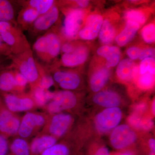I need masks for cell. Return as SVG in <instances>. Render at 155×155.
<instances>
[{"mask_svg":"<svg viewBox=\"0 0 155 155\" xmlns=\"http://www.w3.org/2000/svg\"><path fill=\"white\" fill-rule=\"evenodd\" d=\"M116 76L122 82L135 80L139 75L138 67L133 61L125 58L119 62L116 70Z\"/></svg>","mask_w":155,"mask_h":155,"instance_id":"cell-15","label":"cell"},{"mask_svg":"<svg viewBox=\"0 0 155 155\" xmlns=\"http://www.w3.org/2000/svg\"><path fill=\"white\" fill-rule=\"evenodd\" d=\"M33 48L40 60L47 63L48 57V43L45 35L39 37L35 43Z\"/></svg>","mask_w":155,"mask_h":155,"instance_id":"cell-29","label":"cell"},{"mask_svg":"<svg viewBox=\"0 0 155 155\" xmlns=\"http://www.w3.org/2000/svg\"><path fill=\"white\" fill-rule=\"evenodd\" d=\"M13 70L17 93L21 94L29 83L25 76L20 73L18 70L15 69H13Z\"/></svg>","mask_w":155,"mask_h":155,"instance_id":"cell-36","label":"cell"},{"mask_svg":"<svg viewBox=\"0 0 155 155\" xmlns=\"http://www.w3.org/2000/svg\"><path fill=\"white\" fill-rule=\"evenodd\" d=\"M31 95L36 106L45 107L54 97V92L43 89L39 86L31 89Z\"/></svg>","mask_w":155,"mask_h":155,"instance_id":"cell-25","label":"cell"},{"mask_svg":"<svg viewBox=\"0 0 155 155\" xmlns=\"http://www.w3.org/2000/svg\"><path fill=\"white\" fill-rule=\"evenodd\" d=\"M40 16L35 9L30 7H23L18 14L17 24L24 30L30 29L35 21Z\"/></svg>","mask_w":155,"mask_h":155,"instance_id":"cell-21","label":"cell"},{"mask_svg":"<svg viewBox=\"0 0 155 155\" xmlns=\"http://www.w3.org/2000/svg\"><path fill=\"white\" fill-rule=\"evenodd\" d=\"M103 17L99 14H92L86 17L83 27L78 36L85 40H92L96 38L102 25Z\"/></svg>","mask_w":155,"mask_h":155,"instance_id":"cell-11","label":"cell"},{"mask_svg":"<svg viewBox=\"0 0 155 155\" xmlns=\"http://www.w3.org/2000/svg\"><path fill=\"white\" fill-rule=\"evenodd\" d=\"M48 117L47 122L44 129L46 134L57 139L65 135L73 124V117L70 114L61 113L53 114Z\"/></svg>","mask_w":155,"mask_h":155,"instance_id":"cell-4","label":"cell"},{"mask_svg":"<svg viewBox=\"0 0 155 155\" xmlns=\"http://www.w3.org/2000/svg\"><path fill=\"white\" fill-rule=\"evenodd\" d=\"M142 51V50L137 47H131L127 49L126 53L129 59L132 61H134L139 58Z\"/></svg>","mask_w":155,"mask_h":155,"instance_id":"cell-39","label":"cell"},{"mask_svg":"<svg viewBox=\"0 0 155 155\" xmlns=\"http://www.w3.org/2000/svg\"><path fill=\"white\" fill-rule=\"evenodd\" d=\"M139 75H143L147 72L155 75L154 58H147L142 60L138 67Z\"/></svg>","mask_w":155,"mask_h":155,"instance_id":"cell-34","label":"cell"},{"mask_svg":"<svg viewBox=\"0 0 155 155\" xmlns=\"http://www.w3.org/2000/svg\"><path fill=\"white\" fill-rule=\"evenodd\" d=\"M89 50L86 46L78 45L72 52L63 54L61 64L65 67H74L84 64L87 60Z\"/></svg>","mask_w":155,"mask_h":155,"instance_id":"cell-14","label":"cell"},{"mask_svg":"<svg viewBox=\"0 0 155 155\" xmlns=\"http://www.w3.org/2000/svg\"><path fill=\"white\" fill-rule=\"evenodd\" d=\"M116 28L108 19L104 20L100 29L99 37L101 41L104 45L110 44L116 36Z\"/></svg>","mask_w":155,"mask_h":155,"instance_id":"cell-27","label":"cell"},{"mask_svg":"<svg viewBox=\"0 0 155 155\" xmlns=\"http://www.w3.org/2000/svg\"><path fill=\"white\" fill-rule=\"evenodd\" d=\"M88 155H111V153L107 147L101 146L92 150Z\"/></svg>","mask_w":155,"mask_h":155,"instance_id":"cell-42","label":"cell"},{"mask_svg":"<svg viewBox=\"0 0 155 155\" xmlns=\"http://www.w3.org/2000/svg\"><path fill=\"white\" fill-rule=\"evenodd\" d=\"M98 55L105 58L106 67L107 68L116 67L120 62L121 52L116 46L104 45L97 50Z\"/></svg>","mask_w":155,"mask_h":155,"instance_id":"cell-18","label":"cell"},{"mask_svg":"<svg viewBox=\"0 0 155 155\" xmlns=\"http://www.w3.org/2000/svg\"><path fill=\"white\" fill-rule=\"evenodd\" d=\"M15 26H17V25H14L13 23L8 21L0 20V34L4 32L10 31Z\"/></svg>","mask_w":155,"mask_h":155,"instance_id":"cell-43","label":"cell"},{"mask_svg":"<svg viewBox=\"0 0 155 155\" xmlns=\"http://www.w3.org/2000/svg\"><path fill=\"white\" fill-rule=\"evenodd\" d=\"M137 86L143 90L152 88L155 83V75L147 72L143 75H138L135 79Z\"/></svg>","mask_w":155,"mask_h":155,"instance_id":"cell-30","label":"cell"},{"mask_svg":"<svg viewBox=\"0 0 155 155\" xmlns=\"http://www.w3.org/2000/svg\"><path fill=\"white\" fill-rule=\"evenodd\" d=\"M12 64L9 67L17 69L28 80L31 89L39 86L41 76L37 63L30 48L11 57Z\"/></svg>","mask_w":155,"mask_h":155,"instance_id":"cell-1","label":"cell"},{"mask_svg":"<svg viewBox=\"0 0 155 155\" xmlns=\"http://www.w3.org/2000/svg\"><path fill=\"white\" fill-rule=\"evenodd\" d=\"M137 139L136 133L127 124L118 125L112 130L110 136L111 146L118 150H125L133 145Z\"/></svg>","mask_w":155,"mask_h":155,"instance_id":"cell-7","label":"cell"},{"mask_svg":"<svg viewBox=\"0 0 155 155\" xmlns=\"http://www.w3.org/2000/svg\"><path fill=\"white\" fill-rule=\"evenodd\" d=\"M15 17V9L11 1L0 0V20L11 22L17 25Z\"/></svg>","mask_w":155,"mask_h":155,"instance_id":"cell-28","label":"cell"},{"mask_svg":"<svg viewBox=\"0 0 155 155\" xmlns=\"http://www.w3.org/2000/svg\"><path fill=\"white\" fill-rule=\"evenodd\" d=\"M111 72L109 68L103 67L95 71L90 79V86L92 91L97 93L101 91L110 77Z\"/></svg>","mask_w":155,"mask_h":155,"instance_id":"cell-19","label":"cell"},{"mask_svg":"<svg viewBox=\"0 0 155 155\" xmlns=\"http://www.w3.org/2000/svg\"><path fill=\"white\" fill-rule=\"evenodd\" d=\"M137 23L130 21H126L125 28L116 36V41L118 45L124 46L135 36L140 28Z\"/></svg>","mask_w":155,"mask_h":155,"instance_id":"cell-22","label":"cell"},{"mask_svg":"<svg viewBox=\"0 0 155 155\" xmlns=\"http://www.w3.org/2000/svg\"><path fill=\"white\" fill-rule=\"evenodd\" d=\"M126 21H130L137 23L141 26L146 22L147 17L142 11L138 10H130L125 14Z\"/></svg>","mask_w":155,"mask_h":155,"instance_id":"cell-33","label":"cell"},{"mask_svg":"<svg viewBox=\"0 0 155 155\" xmlns=\"http://www.w3.org/2000/svg\"><path fill=\"white\" fill-rule=\"evenodd\" d=\"M155 54L154 49L152 48L145 49L142 51L141 54L139 59L142 61L147 58H154Z\"/></svg>","mask_w":155,"mask_h":155,"instance_id":"cell-45","label":"cell"},{"mask_svg":"<svg viewBox=\"0 0 155 155\" xmlns=\"http://www.w3.org/2000/svg\"><path fill=\"white\" fill-rule=\"evenodd\" d=\"M48 118V116L42 114L27 112L21 119L17 134L21 138H29L37 130L44 127Z\"/></svg>","mask_w":155,"mask_h":155,"instance_id":"cell-6","label":"cell"},{"mask_svg":"<svg viewBox=\"0 0 155 155\" xmlns=\"http://www.w3.org/2000/svg\"><path fill=\"white\" fill-rule=\"evenodd\" d=\"M86 15L85 11L80 8H71L66 11L62 28L64 38L72 40L77 37L84 24Z\"/></svg>","mask_w":155,"mask_h":155,"instance_id":"cell-2","label":"cell"},{"mask_svg":"<svg viewBox=\"0 0 155 155\" xmlns=\"http://www.w3.org/2000/svg\"><path fill=\"white\" fill-rule=\"evenodd\" d=\"M52 76L54 82L64 90L71 91L76 89L81 82L80 76L75 72L57 70Z\"/></svg>","mask_w":155,"mask_h":155,"instance_id":"cell-12","label":"cell"},{"mask_svg":"<svg viewBox=\"0 0 155 155\" xmlns=\"http://www.w3.org/2000/svg\"><path fill=\"white\" fill-rule=\"evenodd\" d=\"M123 114L119 107L105 108L96 116L95 127L101 134H106L114 130L122 120Z\"/></svg>","mask_w":155,"mask_h":155,"instance_id":"cell-3","label":"cell"},{"mask_svg":"<svg viewBox=\"0 0 155 155\" xmlns=\"http://www.w3.org/2000/svg\"><path fill=\"white\" fill-rule=\"evenodd\" d=\"M0 97L7 109L14 114L30 111L36 106L30 94L0 93Z\"/></svg>","mask_w":155,"mask_h":155,"instance_id":"cell-8","label":"cell"},{"mask_svg":"<svg viewBox=\"0 0 155 155\" xmlns=\"http://www.w3.org/2000/svg\"><path fill=\"white\" fill-rule=\"evenodd\" d=\"M147 105L144 102L136 104L133 107V113L140 115L146 111Z\"/></svg>","mask_w":155,"mask_h":155,"instance_id":"cell-44","label":"cell"},{"mask_svg":"<svg viewBox=\"0 0 155 155\" xmlns=\"http://www.w3.org/2000/svg\"><path fill=\"white\" fill-rule=\"evenodd\" d=\"M73 2L75 3L77 5L81 8H86L89 4V2L87 0H77L73 1Z\"/></svg>","mask_w":155,"mask_h":155,"instance_id":"cell-48","label":"cell"},{"mask_svg":"<svg viewBox=\"0 0 155 155\" xmlns=\"http://www.w3.org/2000/svg\"><path fill=\"white\" fill-rule=\"evenodd\" d=\"M6 58H8V57H6L0 55V71L2 70V69H5V67H3V64H4V62L5 61Z\"/></svg>","mask_w":155,"mask_h":155,"instance_id":"cell-49","label":"cell"},{"mask_svg":"<svg viewBox=\"0 0 155 155\" xmlns=\"http://www.w3.org/2000/svg\"><path fill=\"white\" fill-rule=\"evenodd\" d=\"M153 126L154 122L153 119L148 117H143L140 130L145 131H150L153 129Z\"/></svg>","mask_w":155,"mask_h":155,"instance_id":"cell-40","label":"cell"},{"mask_svg":"<svg viewBox=\"0 0 155 155\" xmlns=\"http://www.w3.org/2000/svg\"><path fill=\"white\" fill-rule=\"evenodd\" d=\"M0 36L10 48L12 55L19 54L31 48L22 30L17 26H15L10 31L1 34Z\"/></svg>","mask_w":155,"mask_h":155,"instance_id":"cell-9","label":"cell"},{"mask_svg":"<svg viewBox=\"0 0 155 155\" xmlns=\"http://www.w3.org/2000/svg\"><path fill=\"white\" fill-rule=\"evenodd\" d=\"M58 143V139L49 134H44L35 137L30 145L31 155H41L50 147Z\"/></svg>","mask_w":155,"mask_h":155,"instance_id":"cell-17","label":"cell"},{"mask_svg":"<svg viewBox=\"0 0 155 155\" xmlns=\"http://www.w3.org/2000/svg\"><path fill=\"white\" fill-rule=\"evenodd\" d=\"M59 16V9L56 3L48 12L38 17L30 29H32L35 33L48 30L57 22Z\"/></svg>","mask_w":155,"mask_h":155,"instance_id":"cell-13","label":"cell"},{"mask_svg":"<svg viewBox=\"0 0 155 155\" xmlns=\"http://www.w3.org/2000/svg\"><path fill=\"white\" fill-rule=\"evenodd\" d=\"M155 100L154 99L153 101L152 102L151 104V111L152 113L153 114V115L154 116L155 114Z\"/></svg>","mask_w":155,"mask_h":155,"instance_id":"cell-51","label":"cell"},{"mask_svg":"<svg viewBox=\"0 0 155 155\" xmlns=\"http://www.w3.org/2000/svg\"><path fill=\"white\" fill-rule=\"evenodd\" d=\"M71 150L67 145L58 143L44 151L41 155H71Z\"/></svg>","mask_w":155,"mask_h":155,"instance_id":"cell-31","label":"cell"},{"mask_svg":"<svg viewBox=\"0 0 155 155\" xmlns=\"http://www.w3.org/2000/svg\"><path fill=\"white\" fill-rule=\"evenodd\" d=\"M77 103V97L74 93L64 90L54 92L52 100L45 107L49 114L53 115L73 109Z\"/></svg>","mask_w":155,"mask_h":155,"instance_id":"cell-5","label":"cell"},{"mask_svg":"<svg viewBox=\"0 0 155 155\" xmlns=\"http://www.w3.org/2000/svg\"><path fill=\"white\" fill-rule=\"evenodd\" d=\"M48 43V57L47 63L57 58L61 51V42L60 37L54 31L45 34Z\"/></svg>","mask_w":155,"mask_h":155,"instance_id":"cell-23","label":"cell"},{"mask_svg":"<svg viewBox=\"0 0 155 155\" xmlns=\"http://www.w3.org/2000/svg\"><path fill=\"white\" fill-rule=\"evenodd\" d=\"M8 155H31L30 145L25 139L20 137L14 139L9 145Z\"/></svg>","mask_w":155,"mask_h":155,"instance_id":"cell-26","label":"cell"},{"mask_svg":"<svg viewBox=\"0 0 155 155\" xmlns=\"http://www.w3.org/2000/svg\"><path fill=\"white\" fill-rule=\"evenodd\" d=\"M75 47L76 46L72 43L69 42L65 43L61 45V51H62L64 54L70 53L74 51Z\"/></svg>","mask_w":155,"mask_h":155,"instance_id":"cell-46","label":"cell"},{"mask_svg":"<svg viewBox=\"0 0 155 155\" xmlns=\"http://www.w3.org/2000/svg\"><path fill=\"white\" fill-rule=\"evenodd\" d=\"M21 119L9 110L0 97V134L8 138L18 133Z\"/></svg>","mask_w":155,"mask_h":155,"instance_id":"cell-10","label":"cell"},{"mask_svg":"<svg viewBox=\"0 0 155 155\" xmlns=\"http://www.w3.org/2000/svg\"><path fill=\"white\" fill-rule=\"evenodd\" d=\"M7 137L0 134V155H8L9 144Z\"/></svg>","mask_w":155,"mask_h":155,"instance_id":"cell-38","label":"cell"},{"mask_svg":"<svg viewBox=\"0 0 155 155\" xmlns=\"http://www.w3.org/2000/svg\"><path fill=\"white\" fill-rule=\"evenodd\" d=\"M93 101L97 105L105 108L119 107L122 103L120 95L112 90L101 91L96 93Z\"/></svg>","mask_w":155,"mask_h":155,"instance_id":"cell-16","label":"cell"},{"mask_svg":"<svg viewBox=\"0 0 155 155\" xmlns=\"http://www.w3.org/2000/svg\"><path fill=\"white\" fill-rule=\"evenodd\" d=\"M148 145L149 152L148 155L150 154H155V140L154 138H151L149 139L148 142Z\"/></svg>","mask_w":155,"mask_h":155,"instance_id":"cell-47","label":"cell"},{"mask_svg":"<svg viewBox=\"0 0 155 155\" xmlns=\"http://www.w3.org/2000/svg\"><path fill=\"white\" fill-rule=\"evenodd\" d=\"M0 55L11 58L12 54L9 47L3 41L0 36Z\"/></svg>","mask_w":155,"mask_h":155,"instance_id":"cell-41","label":"cell"},{"mask_svg":"<svg viewBox=\"0 0 155 155\" xmlns=\"http://www.w3.org/2000/svg\"><path fill=\"white\" fill-rule=\"evenodd\" d=\"M143 117L139 114L133 113L127 118L128 125L133 129L140 130Z\"/></svg>","mask_w":155,"mask_h":155,"instance_id":"cell-37","label":"cell"},{"mask_svg":"<svg viewBox=\"0 0 155 155\" xmlns=\"http://www.w3.org/2000/svg\"><path fill=\"white\" fill-rule=\"evenodd\" d=\"M23 7H30L35 9L40 15L46 13L56 4L54 0H29L18 1Z\"/></svg>","mask_w":155,"mask_h":155,"instance_id":"cell-24","label":"cell"},{"mask_svg":"<svg viewBox=\"0 0 155 155\" xmlns=\"http://www.w3.org/2000/svg\"><path fill=\"white\" fill-rule=\"evenodd\" d=\"M141 35L143 41L147 44H152L155 40V26L153 23L148 24L143 28Z\"/></svg>","mask_w":155,"mask_h":155,"instance_id":"cell-35","label":"cell"},{"mask_svg":"<svg viewBox=\"0 0 155 155\" xmlns=\"http://www.w3.org/2000/svg\"><path fill=\"white\" fill-rule=\"evenodd\" d=\"M111 155H134L133 153L130 151H123L122 152L116 153L114 154Z\"/></svg>","mask_w":155,"mask_h":155,"instance_id":"cell-50","label":"cell"},{"mask_svg":"<svg viewBox=\"0 0 155 155\" xmlns=\"http://www.w3.org/2000/svg\"><path fill=\"white\" fill-rule=\"evenodd\" d=\"M37 65L41 76L39 86L45 90H48L54 84L55 82L52 76L49 74V72L46 71L45 69L38 63Z\"/></svg>","mask_w":155,"mask_h":155,"instance_id":"cell-32","label":"cell"},{"mask_svg":"<svg viewBox=\"0 0 155 155\" xmlns=\"http://www.w3.org/2000/svg\"><path fill=\"white\" fill-rule=\"evenodd\" d=\"M16 92L13 69L7 67L0 71V93L16 94Z\"/></svg>","mask_w":155,"mask_h":155,"instance_id":"cell-20","label":"cell"}]
</instances>
